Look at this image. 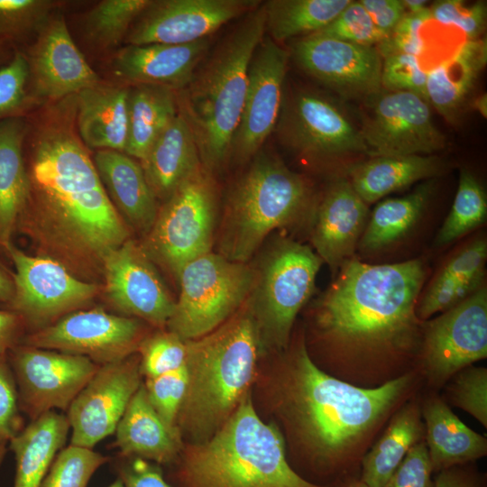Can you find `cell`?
Listing matches in <instances>:
<instances>
[{
  "instance_id": "6da1fadb",
  "label": "cell",
  "mask_w": 487,
  "mask_h": 487,
  "mask_svg": "<svg viewBox=\"0 0 487 487\" xmlns=\"http://www.w3.org/2000/svg\"><path fill=\"white\" fill-rule=\"evenodd\" d=\"M23 156L28 196L16 233L37 254L101 285L107 254L131 238L76 126V95L27 115Z\"/></svg>"
},
{
  "instance_id": "7a4b0ae2",
  "label": "cell",
  "mask_w": 487,
  "mask_h": 487,
  "mask_svg": "<svg viewBox=\"0 0 487 487\" xmlns=\"http://www.w3.org/2000/svg\"><path fill=\"white\" fill-rule=\"evenodd\" d=\"M412 381L411 373L363 388L323 372L304 343L297 350L283 391L285 411L303 444L306 468L339 484L361 466L370 439Z\"/></svg>"
},
{
  "instance_id": "3957f363",
  "label": "cell",
  "mask_w": 487,
  "mask_h": 487,
  "mask_svg": "<svg viewBox=\"0 0 487 487\" xmlns=\"http://www.w3.org/2000/svg\"><path fill=\"white\" fill-rule=\"evenodd\" d=\"M320 299L317 323L346 360L386 363L411 351L418 336L421 260L368 264L346 260Z\"/></svg>"
},
{
  "instance_id": "277c9868",
  "label": "cell",
  "mask_w": 487,
  "mask_h": 487,
  "mask_svg": "<svg viewBox=\"0 0 487 487\" xmlns=\"http://www.w3.org/2000/svg\"><path fill=\"white\" fill-rule=\"evenodd\" d=\"M173 464L166 478L171 487H326L295 471L282 436L260 418L250 391L212 436Z\"/></svg>"
},
{
  "instance_id": "5b68a950",
  "label": "cell",
  "mask_w": 487,
  "mask_h": 487,
  "mask_svg": "<svg viewBox=\"0 0 487 487\" xmlns=\"http://www.w3.org/2000/svg\"><path fill=\"white\" fill-rule=\"evenodd\" d=\"M186 345L188 386L177 425L201 443L249 392L260 347L249 301L217 328Z\"/></svg>"
},
{
  "instance_id": "8992f818",
  "label": "cell",
  "mask_w": 487,
  "mask_h": 487,
  "mask_svg": "<svg viewBox=\"0 0 487 487\" xmlns=\"http://www.w3.org/2000/svg\"><path fill=\"white\" fill-rule=\"evenodd\" d=\"M265 31L263 4L244 15L177 96L179 112L194 134L207 170L219 168L230 155L244 108L249 65Z\"/></svg>"
},
{
  "instance_id": "52a82bcc",
  "label": "cell",
  "mask_w": 487,
  "mask_h": 487,
  "mask_svg": "<svg viewBox=\"0 0 487 487\" xmlns=\"http://www.w3.org/2000/svg\"><path fill=\"white\" fill-rule=\"evenodd\" d=\"M311 193L306 179L279 159L257 156L227 198L220 254L246 263L271 231L304 212Z\"/></svg>"
},
{
  "instance_id": "ba28073f",
  "label": "cell",
  "mask_w": 487,
  "mask_h": 487,
  "mask_svg": "<svg viewBox=\"0 0 487 487\" xmlns=\"http://www.w3.org/2000/svg\"><path fill=\"white\" fill-rule=\"evenodd\" d=\"M177 279L179 294L166 326L187 341L212 332L233 317L249 299L256 271L209 252L185 264Z\"/></svg>"
},
{
  "instance_id": "9c48e42d",
  "label": "cell",
  "mask_w": 487,
  "mask_h": 487,
  "mask_svg": "<svg viewBox=\"0 0 487 487\" xmlns=\"http://www.w3.org/2000/svg\"><path fill=\"white\" fill-rule=\"evenodd\" d=\"M323 261L308 245L278 242L267 253L249 299L261 345L280 350L311 297Z\"/></svg>"
},
{
  "instance_id": "30bf717a",
  "label": "cell",
  "mask_w": 487,
  "mask_h": 487,
  "mask_svg": "<svg viewBox=\"0 0 487 487\" xmlns=\"http://www.w3.org/2000/svg\"><path fill=\"white\" fill-rule=\"evenodd\" d=\"M216 216L215 185L204 166L159 207L141 247L175 278L185 264L211 252Z\"/></svg>"
},
{
  "instance_id": "8fae6325",
  "label": "cell",
  "mask_w": 487,
  "mask_h": 487,
  "mask_svg": "<svg viewBox=\"0 0 487 487\" xmlns=\"http://www.w3.org/2000/svg\"><path fill=\"white\" fill-rule=\"evenodd\" d=\"M4 252L14 269V292L5 309L22 319L26 334L78 310L100 292L102 285L78 278L53 259L28 254L13 243Z\"/></svg>"
},
{
  "instance_id": "7c38bea8",
  "label": "cell",
  "mask_w": 487,
  "mask_h": 487,
  "mask_svg": "<svg viewBox=\"0 0 487 487\" xmlns=\"http://www.w3.org/2000/svg\"><path fill=\"white\" fill-rule=\"evenodd\" d=\"M21 411L32 420L72 401L100 365L86 356L19 344L7 352Z\"/></svg>"
},
{
  "instance_id": "4fadbf2b",
  "label": "cell",
  "mask_w": 487,
  "mask_h": 487,
  "mask_svg": "<svg viewBox=\"0 0 487 487\" xmlns=\"http://www.w3.org/2000/svg\"><path fill=\"white\" fill-rule=\"evenodd\" d=\"M366 99L368 112L360 129L369 155H432L445 147L429 104L419 96L381 89Z\"/></svg>"
},
{
  "instance_id": "5bb4252c",
  "label": "cell",
  "mask_w": 487,
  "mask_h": 487,
  "mask_svg": "<svg viewBox=\"0 0 487 487\" xmlns=\"http://www.w3.org/2000/svg\"><path fill=\"white\" fill-rule=\"evenodd\" d=\"M144 337L139 319L96 308L69 313L26 334L21 344L86 356L104 365L137 353Z\"/></svg>"
},
{
  "instance_id": "9a60e30c",
  "label": "cell",
  "mask_w": 487,
  "mask_h": 487,
  "mask_svg": "<svg viewBox=\"0 0 487 487\" xmlns=\"http://www.w3.org/2000/svg\"><path fill=\"white\" fill-rule=\"evenodd\" d=\"M487 357V289L467 299L427 323L422 362L430 381L441 385Z\"/></svg>"
},
{
  "instance_id": "2e32d148",
  "label": "cell",
  "mask_w": 487,
  "mask_h": 487,
  "mask_svg": "<svg viewBox=\"0 0 487 487\" xmlns=\"http://www.w3.org/2000/svg\"><path fill=\"white\" fill-rule=\"evenodd\" d=\"M276 126L285 144L309 157L368 154L360 127L335 102L317 93L299 91L282 102Z\"/></svg>"
},
{
  "instance_id": "e0dca14e",
  "label": "cell",
  "mask_w": 487,
  "mask_h": 487,
  "mask_svg": "<svg viewBox=\"0 0 487 487\" xmlns=\"http://www.w3.org/2000/svg\"><path fill=\"white\" fill-rule=\"evenodd\" d=\"M138 354L100 365L66 411L69 445L91 448L114 434L142 382Z\"/></svg>"
},
{
  "instance_id": "ac0fdd59",
  "label": "cell",
  "mask_w": 487,
  "mask_h": 487,
  "mask_svg": "<svg viewBox=\"0 0 487 487\" xmlns=\"http://www.w3.org/2000/svg\"><path fill=\"white\" fill-rule=\"evenodd\" d=\"M257 0L152 1L130 28L127 45L187 44L260 5Z\"/></svg>"
},
{
  "instance_id": "d6986e66",
  "label": "cell",
  "mask_w": 487,
  "mask_h": 487,
  "mask_svg": "<svg viewBox=\"0 0 487 487\" xmlns=\"http://www.w3.org/2000/svg\"><path fill=\"white\" fill-rule=\"evenodd\" d=\"M24 54L29 69L32 101L55 102L100 82L69 32L64 16L57 9L35 34Z\"/></svg>"
},
{
  "instance_id": "ffe728a7",
  "label": "cell",
  "mask_w": 487,
  "mask_h": 487,
  "mask_svg": "<svg viewBox=\"0 0 487 487\" xmlns=\"http://www.w3.org/2000/svg\"><path fill=\"white\" fill-rule=\"evenodd\" d=\"M154 263L132 238L104 261L103 285L111 306L126 317L164 327L175 306Z\"/></svg>"
},
{
  "instance_id": "44dd1931",
  "label": "cell",
  "mask_w": 487,
  "mask_h": 487,
  "mask_svg": "<svg viewBox=\"0 0 487 487\" xmlns=\"http://www.w3.org/2000/svg\"><path fill=\"white\" fill-rule=\"evenodd\" d=\"M288 51L263 37L252 57L240 122L230 155L244 161L260 150L277 125L282 102Z\"/></svg>"
},
{
  "instance_id": "7402d4cb",
  "label": "cell",
  "mask_w": 487,
  "mask_h": 487,
  "mask_svg": "<svg viewBox=\"0 0 487 487\" xmlns=\"http://www.w3.org/2000/svg\"><path fill=\"white\" fill-rule=\"evenodd\" d=\"M292 54L306 73L342 95L367 97L381 89L382 60L376 47L316 32L298 41Z\"/></svg>"
},
{
  "instance_id": "603a6c76",
  "label": "cell",
  "mask_w": 487,
  "mask_h": 487,
  "mask_svg": "<svg viewBox=\"0 0 487 487\" xmlns=\"http://www.w3.org/2000/svg\"><path fill=\"white\" fill-rule=\"evenodd\" d=\"M368 221V205L348 179L329 187L316 214L311 242L316 253L333 271L350 259Z\"/></svg>"
},
{
  "instance_id": "cb8c5ba5",
  "label": "cell",
  "mask_w": 487,
  "mask_h": 487,
  "mask_svg": "<svg viewBox=\"0 0 487 487\" xmlns=\"http://www.w3.org/2000/svg\"><path fill=\"white\" fill-rule=\"evenodd\" d=\"M208 38L187 44L127 45L113 59L114 73L133 85L182 90L209 48Z\"/></svg>"
},
{
  "instance_id": "d4e9b609",
  "label": "cell",
  "mask_w": 487,
  "mask_h": 487,
  "mask_svg": "<svg viewBox=\"0 0 487 487\" xmlns=\"http://www.w3.org/2000/svg\"><path fill=\"white\" fill-rule=\"evenodd\" d=\"M93 161L113 206L130 229L144 236L159 211L141 163L124 152L99 150Z\"/></svg>"
},
{
  "instance_id": "484cf974",
  "label": "cell",
  "mask_w": 487,
  "mask_h": 487,
  "mask_svg": "<svg viewBox=\"0 0 487 487\" xmlns=\"http://www.w3.org/2000/svg\"><path fill=\"white\" fill-rule=\"evenodd\" d=\"M130 87L98 83L76 94V126L87 148L124 152Z\"/></svg>"
},
{
  "instance_id": "4316f807",
  "label": "cell",
  "mask_w": 487,
  "mask_h": 487,
  "mask_svg": "<svg viewBox=\"0 0 487 487\" xmlns=\"http://www.w3.org/2000/svg\"><path fill=\"white\" fill-rule=\"evenodd\" d=\"M120 456L159 465L173 464L182 451L180 431L168 426L151 404L143 383L130 400L115 429Z\"/></svg>"
},
{
  "instance_id": "83f0119b",
  "label": "cell",
  "mask_w": 487,
  "mask_h": 487,
  "mask_svg": "<svg viewBox=\"0 0 487 487\" xmlns=\"http://www.w3.org/2000/svg\"><path fill=\"white\" fill-rule=\"evenodd\" d=\"M141 165L154 196L163 202L203 166L194 134L179 112Z\"/></svg>"
},
{
  "instance_id": "f1b7e54d",
  "label": "cell",
  "mask_w": 487,
  "mask_h": 487,
  "mask_svg": "<svg viewBox=\"0 0 487 487\" xmlns=\"http://www.w3.org/2000/svg\"><path fill=\"white\" fill-rule=\"evenodd\" d=\"M421 416L433 472L464 465L486 455V438L467 427L440 398L428 399Z\"/></svg>"
},
{
  "instance_id": "f546056e",
  "label": "cell",
  "mask_w": 487,
  "mask_h": 487,
  "mask_svg": "<svg viewBox=\"0 0 487 487\" xmlns=\"http://www.w3.org/2000/svg\"><path fill=\"white\" fill-rule=\"evenodd\" d=\"M27 115L0 121V248L13 243L28 196L23 142Z\"/></svg>"
},
{
  "instance_id": "4dcf8cb0",
  "label": "cell",
  "mask_w": 487,
  "mask_h": 487,
  "mask_svg": "<svg viewBox=\"0 0 487 487\" xmlns=\"http://www.w3.org/2000/svg\"><path fill=\"white\" fill-rule=\"evenodd\" d=\"M69 429L66 414L51 410L32 420L10 441L16 464L14 487L41 486Z\"/></svg>"
},
{
  "instance_id": "1f68e13d",
  "label": "cell",
  "mask_w": 487,
  "mask_h": 487,
  "mask_svg": "<svg viewBox=\"0 0 487 487\" xmlns=\"http://www.w3.org/2000/svg\"><path fill=\"white\" fill-rule=\"evenodd\" d=\"M486 62V39L464 41L450 58L427 71V103L446 120L453 121Z\"/></svg>"
},
{
  "instance_id": "d6a6232c",
  "label": "cell",
  "mask_w": 487,
  "mask_h": 487,
  "mask_svg": "<svg viewBox=\"0 0 487 487\" xmlns=\"http://www.w3.org/2000/svg\"><path fill=\"white\" fill-rule=\"evenodd\" d=\"M444 162L434 155L374 156L348 170L349 181L368 205L421 179L441 173Z\"/></svg>"
},
{
  "instance_id": "836d02e7",
  "label": "cell",
  "mask_w": 487,
  "mask_h": 487,
  "mask_svg": "<svg viewBox=\"0 0 487 487\" xmlns=\"http://www.w3.org/2000/svg\"><path fill=\"white\" fill-rule=\"evenodd\" d=\"M424 432L419 406L409 403L391 418L379 440L365 453L360 479L371 487H383Z\"/></svg>"
},
{
  "instance_id": "e575fe53",
  "label": "cell",
  "mask_w": 487,
  "mask_h": 487,
  "mask_svg": "<svg viewBox=\"0 0 487 487\" xmlns=\"http://www.w3.org/2000/svg\"><path fill=\"white\" fill-rule=\"evenodd\" d=\"M129 126L124 153L142 162L179 113L178 98L167 87L133 85L128 98Z\"/></svg>"
},
{
  "instance_id": "d590c367",
  "label": "cell",
  "mask_w": 487,
  "mask_h": 487,
  "mask_svg": "<svg viewBox=\"0 0 487 487\" xmlns=\"http://www.w3.org/2000/svg\"><path fill=\"white\" fill-rule=\"evenodd\" d=\"M434 182H423L407 196L380 202L367 221L358 244L363 253L386 247L407 234L421 217L433 193Z\"/></svg>"
},
{
  "instance_id": "8d00e7d4",
  "label": "cell",
  "mask_w": 487,
  "mask_h": 487,
  "mask_svg": "<svg viewBox=\"0 0 487 487\" xmlns=\"http://www.w3.org/2000/svg\"><path fill=\"white\" fill-rule=\"evenodd\" d=\"M350 2L351 0L267 1L264 4L266 31L276 42L318 32Z\"/></svg>"
},
{
  "instance_id": "74e56055",
  "label": "cell",
  "mask_w": 487,
  "mask_h": 487,
  "mask_svg": "<svg viewBox=\"0 0 487 487\" xmlns=\"http://www.w3.org/2000/svg\"><path fill=\"white\" fill-rule=\"evenodd\" d=\"M151 0H103L84 18V32L90 43L100 50L116 47L149 6Z\"/></svg>"
},
{
  "instance_id": "f35d334b",
  "label": "cell",
  "mask_w": 487,
  "mask_h": 487,
  "mask_svg": "<svg viewBox=\"0 0 487 487\" xmlns=\"http://www.w3.org/2000/svg\"><path fill=\"white\" fill-rule=\"evenodd\" d=\"M487 216L486 192L472 172L460 170L457 191L451 210L436 239L437 246L446 245L482 225Z\"/></svg>"
},
{
  "instance_id": "ab89813d",
  "label": "cell",
  "mask_w": 487,
  "mask_h": 487,
  "mask_svg": "<svg viewBox=\"0 0 487 487\" xmlns=\"http://www.w3.org/2000/svg\"><path fill=\"white\" fill-rule=\"evenodd\" d=\"M49 0H0V41L14 47L36 34L56 10Z\"/></svg>"
},
{
  "instance_id": "60d3db41",
  "label": "cell",
  "mask_w": 487,
  "mask_h": 487,
  "mask_svg": "<svg viewBox=\"0 0 487 487\" xmlns=\"http://www.w3.org/2000/svg\"><path fill=\"white\" fill-rule=\"evenodd\" d=\"M109 460L91 448L69 445L57 454L40 487H87Z\"/></svg>"
},
{
  "instance_id": "b9f144b4",
  "label": "cell",
  "mask_w": 487,
  "mask_h": 487,
  "mask_svg": "<svg viewBox=\"0 0 487 487\" xmlns=\"http://www.w3.org/2000/svg\"><path fill=\"white\" fill-rule=\"evenodd\" d=\"M140 372L145 379L179 369L186 364L187 345L170 331L145 336L137 350Z\"/></svg>"
},
{
  "instance_id": "7bdbcfd3",
  "label": "cell",
  "mask_w": 487,
  "mask_h": 487,
  "mask_svg": "<svg viewBox=\"0 0 487 487\" xmlns=\"http://www.w3.org/2000/svg\"><path fill=\"white\" fill-rule=\"evenodd\" d=\"M28 84L26 58L21 50H15L9 62L0 68V121L27 115L33 104Z\"/></svg>"
},
{
  "instance_id": "ee69618b",
  "label": "cell",
  "mask_w": 487,
  "mask_h": 487,
  "mask_svg": "<svg viewBox=\"0 0 487 487\" xmlns=\"http://www.w3.org/2000/svg\"><path fill=\"white\" fill-rule=\"evenodd\" d=\"M484 274L458 279L443 271L437 275L421 299L417 316L427 319L456 306L483 285Z\"/></svg>"
},
{
  "instance_id": "f6af8a7d",
  "label": "cell",
  "mask_w": 487,
  "mask_h": 487,
  "mask_svg": "<svg viewBox=\"0 0 487 487\" xmlns=\"http://www.w3.org/2000/svg\"><path fill=\"white\" fill-rule=\"evenodd\" d=\"M149 400L164 422L173 428L188 386L186 364L161 375L147 378L143 383Z\"/></svg>"
},
{
  "instance_id": "bcb514c9",
  "label": "cell",
  "mask_w": 487,
  "mask_h": 487,
  "mask_svg": "<svg viewBox=\"0 0 487 487\" xmlns=\"http://www.w3.org/2000/svg\"><path fill=\"white\" fill-rule=\"evenodd\" d=\"M317 33L346 42L376 47L386 36L375 26L360 1H352Z\"/></svg>"
},
{
  "instance_id": "7dc6e473",
  "label": "cell",
  "mask_w": 487,
  "mask_h": 487,
  "mask_svg": "<svg viewBox=\"0 0 487 487\" xmlns=\"http://www.w3.org/2000/svg\"><path fill=\"white\" fill-rule=\"evenodd\" d=\"M381 86L387 91H405L416 94L427 102V72L419 57L396 53L381 58Z\"/></svg>"
},
{
  "instance_id": "c3c4849f",
  "label": "cell",
  "mask_w": 487,
  "mask_h": 487,
  "mask_svg": "<svg viewBox=\"0 0 487 487\" xmlns=\"http://www.w3.org/2000/svg\"><path fill=\"white\" fill-rule=\"evenodd\" d=\"M454 406L473 416L487 427V369L467 367L456 373L449 387Z\"/></svg>"
},
{
  "instance_id": "681fc988",
  "label": "cell",
  "mask_w": 487,
  "mask_h": 487,
  "mask_svg": "<svg viewBox=\"0 0 487 487\" xmlns=\"http://www.w3.org/2000/svg\"><path fill=\"white\" fill-rule=\"evenodd\" d=\"M24 427L7 352H0V458H5L10 441Z\"/></svg>"
},
{
  "instance_id": "f907efd6",
  "label": "cell",
  "mask_w": 487,
  "mask_h": 487,
  "mask_svg": "<svg viewBox=\"0 0 487 487\" xmlns=\"http://www.w3.org/2000/svg\"><path fill=\"white\" fill-rule=\"evenodd\" d=\"M429 11L432 19L458 27L468 40L479 39L486 25L487 5L484 1L467 5L461 0H441L435 2Z\"/></svg>"
},
{
  "instance_id": "816d5d0a",
  "label": "cell",
  "mask_w": 487,
  "mask_h": 487,
  "mask_svg": "<svg viewBox=\"0 0 487 487\" xmlns=\"http://www.w3.org/2000/svg\"><path fill=\"white\" fill-rule=\"evenodd\" d=\"M431 19L429 7L418 13L406 12L391 33L376 46L381 57L396 53L419 57L425 49L420 30Z\"/></svg>"
},
{
  "instance_id": "f5cc1de1",
  "label": "cell",
  "mask_w": 487,
  "mask_h": 487,
  "mask_svg": "<svg viewBox=\"0 0 487 487\" xmlns=\"http://www.w3.org/2000/svg\"><path fill=\"white\" fill-rule=\"evenodd\" d=\"M432 466L424 441L417 443L383 487H434Z\"/></svg>"
},
{
  "instance_id": "db71d44e",
  "label": "cell",
  "mask_w": 487,
  "mask_h": 487,
  "mask_svg": "<svg viewBox=\"0 0 487 487\" xmlns=\"http://www.w3.org/2000/svg\"><path fill=\"white\" fill-rule=\"evenodd\" d=\"M115 470L124 487H171L161 466L142 458L120 456Z\"/></svg>"
},
{
  "instance_id": "11a10c76",
  "label": "cell",
  "mask_w": 487,
  "mask_h": 487,
  "mask_svg": "<svg viewBox=\"0 0 487 487\" xmlns=\"http://www.w3.org/2000/svg\"><path fill=\"white\" fill-rule=\"evenodd\" d=\"M486 258V241L479 238L460 250L442 271L458 279L475 277L484 274Z\"/></svg>"
},
{
  "instance_id": "9f6ffc18",
  "label": "cell",
  "mask_w": 487,
  "mask_h": 487,
  "mask_svg": "<svg viewBox=\"0 0 487 487\" xmlns=\"http://www.w3.org/2000/svg\"><path fill=\"white\" fill-rule=\"evenodd\" d=\"M360 3L386 38L406 14L402 0H360Z\"/></svg>"
},
{
  "instance_id": "6f0895ef",
  "label": "cell",
  "mask_w": 487,
  "mask_h": 487,
  "mask_svg": "<svg viewBox=\"0 0 487 487\" xmlns=\"http://www.w3.org/2000/svg\"><path fill=\"white\" fill-rule=\"evenodd\" d=\"M434 487H486V483L476 470L458 465L437 473Z\"/></svg>"
},
{
  "instance_id": "680465c9",
  "label": "cell",
  "mask_w": 487,
  "mask_h": 487,
  "mask_svg": "<svg viewBox=\"0 0 487 487\" xmlns=\"http://www.w3.org/2000/svg\"><path fill=\"white\" fill-rule=\"evenodd\" d=\"M26 335L22 319L8 309L0 310V352H8L21 344Z\"/></svg>"
},
{
  "instance_id": "91938a15",
  "label": "cell",
  "mask_w": 487,
  "mask_h": 487,
  "mask_svg": "<svg viewBox=\"0 0 487 487\" xmlns=\"http://www.w3.org/2000/svg\"><path fill=\"white\" fill-rule=\"evenodd\" d=\"M14 292V271H10L0 259V304L6 307Z\"/></svg>"
},
{
  "instance_id": "94428289",
  "label": "cell",
  "mask_w": 487,
  "mask_h": 487,
  "mask_svg": "<svg viewBox=\"0 0 487 487\" xmlns=\"http://www.w3.org/2000/svg\"><path fill=\"white\" fill-rule=\"evenodd\" d=\"M406 12L418 13L427 8L425 0H402Z\"/></svg>"
},
{
  "instance_id": "6125c7cd",
  "label": "cell",
  "mask_w": 487,
  "mask_h": 487,
  "mask_svg": "<svg viewBox=\"0 0 487 487\" xmlns=\"http://www.w3.org/2000/svg\"><path fill=\"white\" fill-rule=\"evenodd\" d=\"M14 51L12 47L0 41V68L9 62Z\"/></svg>"
},
{
  "instance_id": "be15d7a7",
  "label": "cell",
  "mask_w": 487,
  "mask_h": 487,
  "mask_svg": "<svg viewBox=\"0 0 487 487\" xmlns=\"http://www.w3.org/2000/svg\"><path fill=\"white\" fill-rule=\"evenodd\" d=\"M473 107L486 118L487 116V97L486 94L478 96L473 102Z\"/></svg>"
},
{
  "instance_id": "e7e4bbea",
  "label": "cell",
  "mask_w": 487,
  "mask_h": 487,
  "mask_svg": "<svg viewBox=\"0 0 487 487\" xmlns=\"http://www.w3.org/2000/svg\"><path fill=\"white\" fill-rule=\"evenodd\" d=\"M337 487H371L363 482L360 477H353L342 482Z\"/></svg>"
},
{
  "instance_id": "03108f58",
  "label": "cell",
  "mask_w": 487,
  "mask_h": 487,
  "mask_svg": "<svg viewBox=\"0 0 487 487\" xmlns=\"http://www.w3.org/2000/svg\"><path fill=\"white\" fill-rule=\"evenodd\" d=\"M107 487H124V485L123 482L119 478H116Z\"/></svg>"
},
{
  "instance_id": "003e7915",
  "label": "cell",
  "mask_w": 487,
  "mask_h": 487,
  "mask_svg": "<svg viewBox=\"0 0 487 487\" xmlns=\"http://www.w3.org/2000/svg\"><path fill=\"white\" fill-rule=\"evenodd\" d=\"M3 462H4V458H0V467H1L2 464H3Z\"/></svg>"
}]
</instances>
